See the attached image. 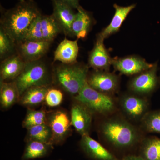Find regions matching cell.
Here are the masks:
<instances>
[{"mask_svg": "<svg viewBox=\"0 0 160 160\" xmlns=\"http://www.w3.org/2000/svg\"><path fill=\"white\" fill-rule=\"evenodd\" d=\"M121 160H146L141 157V156L135 155H129L126 156L122 159Z\"/></svg>", "mask_w": 160, "mask_h": 160, "instance_id": "obj_32", "label": "cell"}, {"mask_svg": "<svg viewBox=\"0 0 160 160\" xmlns=\"http://www.w3.org/2000/svg\"><path fill=\"white\" fill-rule=\"evenodd\" d=\"M17 53L16 44L0 28V58L2 60Z\"/></svg>", "mask_w": 160, "mask_h": 160, "instance_id": "obj_27", "label": "cell"}, {"mask_svg": "<svg viewBox=\"0 0 160 160\" xmlns=\"http://www.w3.org/2000/svg\"><path fill=\"white\" fill-rule=\"evenodd\" d=\"M48 125L52 132L51 145L62 142L69 133L71 119L65 112L57 111L52 113L49 118Z\"/></svg>", "mask_w": 160, "mask_h": 160, "instance_id": "obj_10", "label": "cell"}, {"mask_svg": "<svg viewBox=\"0 0 160 160\" xmlns=\"http://www.w3.org/2000/svg\"><path fill=\"white\" fill-rule=\"evenodd\" d=\"M157 71L158 64L156 63L150 69L134 75L128 82L129 91L147 98L151 95L160 85Z\"/></svg>", "mask_w": 160, "mask_h": 160, "instance_id": "obj_7", "label": "cell"}, {"mask_svg": "<svg viewBox=\"0 0 160 160\" xmlns=\"http://www.w3.org/2000/svg\"><path fill=\"white\" fill-rule=\"evenodd\" d=\"M139 126L144 132L160 133V110H149Z\"/></svg>", "mask_w": 160, "mask_h": 160, "instance_id": "obj_25", "label": "cell"}, {"mask_svg": "<svg viewBox=\"0 0 160 160\" xmlns=\"http://www.w3.org/2000/svg\"><path fill=\"white\" fill-rule=\"evenodd\" d=\"M153 65L136 55L112 58V66L115 70L126 76L136 75L150 69Z\"/></svg>", "mask_w": 160, "mask_h": 160, "instance_id": "obj_9", "label": "cell"}, {"mask_svg": "<svg viewBox=\"0 0 160 160\" xmlns=\"http://www.w3.org/2000/svg\"><path fill=\"white\" fill-rule=\"evenodd\" d=\"M139 146V155L145 159L160 160V138L145 137Z\"/></svg>", "mask_w": 160, "mask_h": 160, "instance_id": "obj_22", "label": "cell"}, {"mask_svg": "<svg viewBox=\"0 0 160 160\" xmlns=\"http://www.w3.org/2000/svg\"><path fill=\"white\" fill-rule=\"evenodd\" d=\"M52 1H57L67 4L73 8V9H77L80 6L79 5L80 0H51Z\"/></svg>", "mask_w": 160, "mask_h": 160, "instance_id": "obj_31", "label": "cell"}, {"mask_svg": "<svg viewBox=\"0 0 160 160\" xmlns=\"http://www.w3.org/2000/svg\"><path fill=\"white\" fill-rule=\"evenodd\" d=\"M20 97L27 89L37 86H48L50 82L49 69L41 59L26 63L22 72L15 80Z\"/></svg>", "mask_w": 160, "mask_h": 160, "instance_id": "obj_5", "label": "cell"}, {"mask_svg": "<svg viewBox=\"0 0 160 160\" xmlns=\"http://www.w3.org/2000/svg\"><path fill=\"white\" fill-rule=\"evenodd\" d=\"M48 86H37L30 87L24 92L20 97L19 103L25 106L39 105L45 101L48 92Z\"/></svg>", "mask_w": 160, "mask_h": 160, "instance_id": "obj_21", "label": "cell"}, {"mask_svg": "<svg viewBox=\"0 0 160 160\" xmlns=\"http://www.w3.org/2000/svg\"><path fill=\"white\" fill-rule=\"evenodd\" d=\"M42 32L44 41L52 42L60 32H62L61 27L52 14L42 17Z\"/></svg>", "mask_w": 160, "mask_h": 160, "instance_id": "obj_24", "label": "cell"}, {"mask_svg": "<svg viewBox=\"0 0 160 160\" xmlns=\"http://www.w3.org/2000/svg\"><path fill=\"white\" fill-rule=\"evenodd\" d=\"M92 22L91 14L80 6L72 26L71 37H76L78 39H85L90 31Z\"/></svg>", "mask_w": 160, "mask_h": 160, "instance_id": "obj_19", "label": "cell"}, {"mask_svg": "<svg viewBox=\"0 0 160 160\" xmlns=\"http://www.w3.org/2000/svg\"><path fill=\"white\" fill-rule=\"evenodd\" d=\"M63 100V94L60 89L49 88L45 98V102L47 106L50 107H56L59 106Z\"/></svg>", "mask_w": 160, "mask_h": 160, "instance_id": "obj_30", "label": "cell"}, {"mask_svg": "<svg viewBox=\"0 0 160 160\" xmlns=\"http://www.w3.org/2000/svg\"><path fill=\"white\" fill-rule=\"evenodd\" d=\"M52 15L61 27L62 32L66 36L71 37V29L76 12L74 9L64 3L52 1Z\"/></svg>", "mask_w": 160, "mask_h": 160, "instance_id": "obj_16", "label": "cell"}, {"mask_svg": "<svg viewBox=\"0 0 160 160\" xmlns=\"http://www.w3.org/2000/svg\"><path fill=\"white\" fill-rule=\"evenodd\" d=\"M104 117L99 126V132L109 146L119 150H127L140 146L145 136L139 126L120 112Z\"/></svg>", "mask_w": 160, "mask_h": 160, "instance_id": "obj_1", "label": "cell"}, {"mask_svg": "<svg viewBox=\"0 0 160 160\" xmlns=\"http://www.w3.org/2000/svg\"><path fill=\"white\" fill-rule=\"evenodd\" d=\"M87 82L95 90L114 96L119 91L120 78L113 72L104 70H95L88 74Z\"/></svg>", "mask_w": 160, "mask_h": 160, "instance_id": "obj_8", "label": "cell"}, {"mask_svg": "<svg viewBox=\"0 0 160 160\" xmlns=\"http://www.w3.org/2000/svg\"><path fill=\"white\" fill-rule=\"evenodd\" d=\"M42 15V13H40L33 20L25 35L23 41H44L41 26Z\"/></svg>", "mask_w": 160, "mask_h": 160, "instance_id": "obj_29", "label": "cell"}, {"mask_svg": "<svg viewBox=\"0 0 160 160\" xmlns=\"http://www.w3.org/2000/svg\"><path fill=\"white\" fill-rule=\"evenodd\" d=\"M51 43L45 41H23L16 44L17 53L26 62L41 59Z\"/></svg>", "mask_w": 160, "mask_h": 160, "instance_id": "obj_11", "label": "cell"}, {"mask_svg": "<svg viewBox=\"0 0 160 160\" xmlns=\"http://www.w3.org/2000/svg\"><path fill=\"white\" fill-rule=\"evenodd\" d=\"M119 111L132 122L139 123L149 111L150 103L148 98L127 92L117 98Z\"/></svg>", "mask_w": 160, "mask_h": 160, "instance_id": "obj_6", "label": "cell"}, {"mask_svg": "<svg viewBox=\"0 0 160 160\" xmlns=\"http://www.w3.org/2000/svg\"><path fill=\"white\" fill-rule=\"evenodd\" d=\"M71 109V125L82 136L89 135L93 113L82 103L76 101Z\"/></svg>", "mask_w": 160, "mask_h": 160, "instance_id": "obj_12", "label": "cell"}, {"mask_svg": "<svg viewBox=\"0 0 160 160\" xmlns=\"http://www.w3.org/2000/svg\"><path fill=\"white\" fill-rule=\"evenodd\" d=\"M26 63L17 53L2 60L0 68L1 82L14 81L22 72Z\"/></svg>", "mask_w": 160, "mask_h": 160, "instance_id": "obj_14", "label": "cell"}, {"mask_svg": "<svg viewBox=\"0 0 160 160\" xmlns=\"http://www.w3.org/2000/svg\"><path fill=\"white\" fill-rule=\"evenodd\" d=\"M27 130L28 141H39L51 144V130L47 123L33 126Z\"/></svg>", "mask_w": 160, "mask_h": 160, "instance_id": "obj_26", "label": "cell"}, {"mask_svg": "<svg viewBox=\"0 0 160 160\" xmlns=\"http://www.w3.org/2000/svg\"><path fill=\"white\" fill-rule=\"evenodd\" d=\"M19 92L14 81L1 82L0 103L1 107L7 109L19 102Z\"/></svg>", "mask_w": 160, "mask_h": 160, "instance_id": "obj_20", "label": "cell"}, {"mask_svg": "<svg viewBox=\"0 0 160 160\" xmlns=\"http://www.w3.org/2000/svg\"><path fill=\"white\" fill-rule=\"evenodd\" d=\"M52 145L36 141L27 142L22 160H29L45 156L52 149Z\"/></svg>", "mask_w": 160, "mask_h": 160, "instance_id": "obj_23", "label": "cell"}, {"mask_svg": "<svg viewBox=\"0 0 160 160\" xmlns=\"http://www.w3.org/2000/svg\"><path fill=\"white\" fill-rule=\"evenodd\" d=\"M104 41L97 37L93 49L89 52V65L95 70L109 71L112 65V58L104 45Z\"/></svg>", "mask_w": 160, "mask_h": 160, "instance_id": "obj_13", "label": "cell"}, {"mask_svg": "<svg viewBox=\"0 0 160 160\" xmlns=\"http://www.w3.org/2000/svg\"><path fill=\"white\" fill-rule=\"evenodd\" d=\"M78 52V40L72 41L65 38L59 44L55 51L53 60L62 64H73L77 62Z\"/></svg>", "mask_w": 160, "mask_h": 160, "instance_id": "obj_18", "label": "cell"}, {"mask_svg": "<svg viewBox=\"0 0 160 160\" xmlns=\"http://www.w3.org/2000/svg\"><path fill=\"white\" fill-rule=\"evenodd\" d=\"M47 123L46 111L43 110H36L29 109L24 119L22 126L28 129L33 126Z\"/></svg>", "mask_w": 160, "mask_h": 160, "instance_id": "obj_28", "label": "cell"}, {"mask_svg": "<svg viewBox=\"0 0 160 160\" xmlns=\"http://www.w3.org/2000/svg\"><path fill=\"white\" fill-rule=\"evenodd\" d=\"M80 147L90 158L94 160H121L97 141L88 135L82 136Z\"/></svg>", "mask_w": 160, "mask_h": 160, "instance_id": "obj_15", "label": "cell"}, {"mask_svg": "<svg viewBox=\"0 0 160 160\" xmlns=\"http://www.w3.org/2000/svg\"><path fill=\"white\" fill-rule=\"evenodd\" d=\"M135 7V4L127 6H120L117 4H114L115 13L111 22L98 33L97 37L104 40L119 31L128 15Z\"/></svg>", "mask_w": 160, "mask_h": 160, "instance_id": "obj_17", "label": "cell"}, {"mask_svg": "<svg viewBox=\"0 0 160 160\" xmlns=\"http://www.w3.org/2000/svg\"><path fill=\"white\" fill-rule=\"evenodd\" d=\"M40 13L33 0H20L14 7L2 12L1 28L17 44L23 41L31 23Z\"/></svg>", "mask_w": 160, "mask_h": 160, "instance_id": "obj_2", "label": "cell"}, {"mask_svg": "<svg viewBox=\"0 0 160 160\" xmlns=\"http://www.w3.org/2000/svg\"><path fill=\"white\" fill-rule=\"evenodd\" d=\"M89 67L78 62L62 64L55 69L53 78L55 82L72 95L79 93L87 82Z\"/></svg>", "mask_w": 160, "mask_h": 160, "instance_id": "obj_3", "label": "cell"}, {"mask_svg": "<svg viewBox=\"0 0 160 160\" xmlns=\"http://www.w3.org/2000/svg\"><path fill=\"white\" fill-rule=\"evenodd\" d=\"M74 99L82 103L93 114L108 116L119 111L117 98L92 89L86 82L79 93L74 97Z\"/></svg>", "mask_w": 160, "mask_h": 160, "instance_id": "obj_4", "label": "cell"}]
</instances>
